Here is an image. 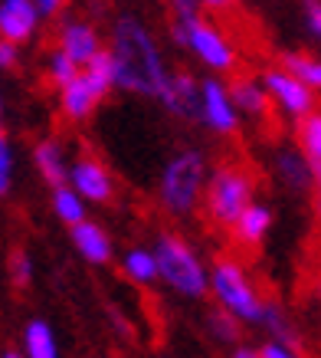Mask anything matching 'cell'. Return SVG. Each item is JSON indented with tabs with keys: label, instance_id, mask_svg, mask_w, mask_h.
<instances>
[{
	"label": "cell",
	"instance_id": "cell-8",
	"mask_svg": "<svg viewBox=\"0 0 321 358\" xmlns=\"http://www.w3.org/2000/svg\"><path fill=\"white\" fill-rule=\"evenodd\" d=\"M197 119L204 122V129L220 138L239 135V112L230 102L223 76H204L200 79V96H197Z\"/></svg>",
	"mask_w": 321,
	"mask_h": 358
},
{
	"label": "cell",
	"instance_id": "cell-23",
	"mask_svg": "<svg viewBox=\"0 0 321 358\" xmlns=\"http://www.w3.org/2000/svg\"><path fill=\"white\" fill-rule=\"evenodd\" d=\"M50 210L56 214V220H63L66 227H73V224H79V220L89 217V204L75 194L69 185L50 187Z\"/></svg>",
	"mask_w": 321,
	"mask_h": 358
},
{
	"label": "cell",
	"instance_id": "cell-6",
	"mask_svg": "<svg viewBox=\"0 0 321 358\" xmlns=\"http://www.w3.org/2000/svg\"><path fill=\"white\" fill-rule=\"evenodd\" d=\"M187 53L204 66L210 76H230L236 69V46L214 20L197 17L187 23Z\"/></svg>",
	"mask_w": 321,
	"mask_h": 358
},
{
	"label": "cell",
	"instance_id": "cell-16",
	"mask_svg": "<svg viewBox=\"0 0 321 358\" xmlns=\"http://www.w3.org/2000/svg\"><path fill=\"white\" fill-rule=\"evenodd\" d=\"M256 326L266 332L269 342H282V345L301 348V332H299V326H295V319H292L289 306L282 303V299H262Z\"/></svg>",
	"mask_w": 321,
	"mask_h": 358
},
{
	"label": "cell",
	"instance_id": "cell-14",
	"mask_svg": "<svg viewBox=\"0 0 321 358\" xmlns=\"http://www.w3.org/2000/svg\"><path fill=\"white\" fill-rule=\"evenodd\" d=\"M272 178H276L285 191H292V194H311V187H315L308 158H305L295 145L276 148V155H272Z\"/></svg>",
	"mask_w": 321,
	"mask_h": 358
},
{
	"label": "cell",
	"instance_id": "cell-18",
	"mask_svg": "<svg viewBox=\"0 0 321 358\" xmlns=\"http://www.w3.org/2000/svg\"><path fill=\"white\" fill-rule=\"evenodd\" d=\"M33 168L50 187L66 185L69 174V158H66V145L59 138H40L33 145Z\"/></svg>",
	"mask_w": 321,
	"mask_h": 358
},
{
	"label": "cell",
	"instance_id": "cell-27",
	"mask_svg": "<svg viewBox=\"0 0 321 358\" xmlns=\"http://www.w3.org/2000/svg\"><path fill=\"white\" fill-rule=\"evenodd\" d=\"M79 76V66L69 59V56L63 53V50H50V56H46V79L53 83L56 89H63L66 83H73V79Z\"/></svg>",
	"mask_w": 321,
	"mask_h": 358
},
{
	"label": "cell",
	"instance_id": "cell-31",
	"mask_svg": "<svg viewBox=\"0 0 321 358\" xmlns=\"http://www.w3.org/2000/svg\"><path fill=\"white\" fill-rule=\"evenodd\" d=\"M301 17H305V30L311 40L321 43V0H301Z\"/></svg>",
	"mask_w": 321,
	"mask_h": 358
},
{
	"label": "cell",
	"instance_id": "cell-20",
	"mask_svg": "<svg viewBox=\"0 0 321 358\" xmlns=\"http://www.w3.org/2000/svg\"><path fill=\"white\" fill-rule=\"evenodd\" d=\"M121 276L131 282V286H154L158 282V263H154V250L151 247H128L121 253Z\"/></svg>",
	"mask_w": 321,
	"mask_h": 358
},
{
	"label": "cell",
	"instance_id": "cell-22",
	"mask_svg": "<svg viewBox=\"0 0 321 358\" xmlns=\"http://www.w3.org/2000/svg\"><path fill=\"white\" fill-rule=\"evenodd\" d=\"M278 66H282L285 73H292L299 83H305L315 96L321 92V56L301 53V50H289V53H282Z\"/></svg>",
	"mask_w": 321,
	"mask_h": 358
},
{
	"label": "cell",
	"instance_id": "cell-35",
	"mask_svg": "<svg viewBox=\"0 0 321 358\" xmlns=\"http://www.w3.org/2000/svg\"><path fill=\"white\" fill-rule=\"evenodd\" d=\"M167 36H171V43L177 46V50H184V46H187V23L171 20V27H167Z\"/></svg>",
	"mask_w": 321,
	"mask_h": 358
},
{
	"label": "cell",
	"instance_id": "cell-36",
	"mask_svg": "<svg viewBox=\"0 0 321 358\" xmlns=\"http://www.w3.org/2000/svg\"><path fill=\"white\" fill-rule=\"evenodd\" d=\"M233 3H236V0H200V7H204V10H210V13H226Z\"/></svg>",
	"mask_w": 321,
	"mask_h": 358
},
{
	"label": "cell",
	"instance_id": "cell-13",
	"mask_svg": "<svg viewBox=\"0 0 321 358\" xmlns=\"http://www.w3.org/2000/svg\"><path fill=\"white\" fill-rule=\"evenodd\" d=\"M40 30V17L33 0H0V40L13 46L30 43Z\"/></svg>",
	"mask_w": 321,
	"mask_h": 358
},
{
	"label": "cell",
	"instance_id": "cell-1",
	"mask_svg": "<svg viewBox=\"0 0 321 358\" xmlns=\"http://www.w3.org/2000/svg\"><path fill=\"white\" fill-rule=\"evenodd\" d=\"M108 56L115 66V89L128 92V96L154 99L160 83L167 76V59L160 53L158 36L151 27L135 13H121L112 23L108 33Z\"/></svg>",
	"mask_w": 321,
	"mask_h": 358
},
{
	"label": "cell",
	"instance_id": "cell-26",
	"mask_svg": "<svg viewBox=\"0 0 321 358\" xmlns=\"http://www.w3.org/2000/svg\"><path fill=\"white\" fill-rule=\"evenodd\" d=\"M295 148H299L308 162L321 164V109H311L295 122Z\"/></svg>",
	"mask_w": 321,
	"mask_h": 358
},
{
	"label": "cell",
	"instance_id": "cell-33",
	"mask_svg": "<svg viewBox=\"0 0 321 358\" xmlns=\"http://www.w3.org/2000/svg\"><path fill=\"white\" fill-rule=\"evenodd\" d=\"M259 358H305L301 355V348H292V345H282V342H262V345L256 348Z\"/></svg>",
	"mask_w": 321,
	"mask_h": 358
},
{
	"label": "cell",
	"instance_id": "cell-34",
	"mask_svg": "<svg viewBox=\"0 0 321 358\" xmlns=\"http://www.w3.org/2000/svg\"><path fill=\"white\" fill-rule=\"evenodd\" d=\"M20 66V46L0 40V73H13Z\"/></svg>",
	"mask_w": 321,
	"mask_h": 358
},
{
	"label": "cell",
	"instance_id": "cell-38",
	"mask_svg": "<svg viewBox=\"0 0 321 358\" xmlns=\"http://www.w3.org/2000/svg\"><path fill=\"white\" fill-rule=\"evenodd\" d=\"M311 194H315V220L321 224V187H315Z\"/></svg>",
	"mask_w": 321,
	"mask_h": 358
},
{
	"label": "cell",
	"instance_id": "cell-9",
	"mask_svg": "<svg viewBox=\"0 0 321 358\" xmlns=\"http://www.w3.org/2000/svg\"><path fill=\"white\" fill-rule=\"evenodd\" d=\"M66 185L73 187L86 204H112L115 194H118L115 174L108 171L105 162H98V158H92V155H79L75 162H69Z\"/></svg>",
	"mask_w": 321,
	"mask_h": 358
},
{
	"label": "cell",
	"instance_id": "cell-24",
	"mask_svg": "<svg viewBox=\"0 0 321 358\" xmlns=\"http://www.w3.org/2000/svg\"><path fill=\"white\" fill-rule=\"evenodd\" d=\"M79 76L86 79L89 89H92L98 99H105L108 92H115V66H112V56H108L105 46L79 69Z\"/></svg>",
	"mask_w": 321,
	"mask_h": 358
},
{
	"label": "cell",
	"instance_id": "cell-39",
	"mask_svg": "<svg viewBox=\"0 0 321 358\" xmlns=\"http://www.w3.org/2000/svg\"><path fill=\"white\" fill-rule=\"evenodd\" d=\"M0 358H23V352H13V348H7V352H3Z\"/></svg>",
	"mask_w": 321,
	"mask_h": 358
},
{
	"label": "cell",
	"instance_id": "cell-4",
	"mask_svg": "<svg viewBox=\"0 0 321 358\" xmlns=\"http://www.w3.org/2000/svg\"><path fill=\"white\" fill-rule=\"evenodd\" d=\"M256 201V174L243 168V164H216L207 174L204 197H200V210L204 217L216 227H233V220Z\"/></svg>",
	"mask_w": 321,
	"mask_h": 358
},
{
	"label": "cell",
	"instance_id": "cell-25",
	"mask_svg": "<svg viewBox=\"0 0 321 358\" xmlns=\"http://www.w3.org/2000/svg\"><path fill=\"white\" fill-rule=\"evenodd\" d=\"M204 329L216 345L233 348V345H239V338H243V322L233 319V315L226 313V309H220V306H214V309L204 315Z\"/></svg>",
	"mask_w": 321,
	"mask_h": 358
},
{
	"label": "cell",
	"instance_id": "cell-7",
	"mask_svg": "<svg viewBox=\"0 0 321 358\" xmlns=\"http://www.w3.org/2000/svg\"><path fill=\"white\" fill-rule=\"evenodd\" d=\"M259 83L266 89L269 106H276L285 119L299 122L301 115H308L311 109H318V96H315L305 83H299L292 73H285L282 66H266V69L259 73Z\"/></svg>",
	"mask_w": 321,
	"mask_h": 358
},
{
	"label": "cell",
	"instance_id": "cell-2",
	"mask_svg": "<svg viewBox=\"0 0 321 358\" xmlns=\"http://www.w3.org/2000/svg\"><path fill=\"white\" fill-rule=\"evenodd\" d=\"M151 250L158 263V280L174 296L191 303H200L210 296V266L187 237H181L177 230H160Z\"/></svg>",
	"mask_w": 321,
	"mask_h": 358
},
{
	"label": "cell",
	"instance_id": "cell-21",
	"mask_svg": "<svg viewBox=\"0 0 321 358\" xmlns=\"http://www.w3.org/2000/svg\"><path fill=\"white\" fill-rule=\"evenodd\" d=\"M23 358H63L59 338L46 319H30L23 326Z\"/></svg>",
	"mask_w": 321,
	"mask_h": 358
},
{
	"label": "cell",
	"instance_id": "cell-15",
	"mask_svg": "<svg viewBox=\"0 0 321 358\" xmlns=\"http://www.w3.org/2000/svg\"><path fill=\"white\" fill-rule=\"evenodd\" d=\"M272 224H276V210H272V204H266V201H253V204L233 220L230 234H233V240L239 243V247L256 250V247L266 243Z\"/></svg>",
	"mask_w": 321,
	"mask_h": 358
},
{
	"label": "cell",
	"instance_id": "cell-37",
	"mask_svg": "<svg viewBox=\"0 0 321 358\" xmlns=\"http://www.w3.org/2000/svg\"><path fill=\"white\" fill-rule=\"evenodd\" d=\"M230 358H259V352L253 345H243V342H239V345L230 348Z\"/></svg>",
	"mask_w": 321,
	"mask_h": 358
},
{
	"label": "cell",
	"instance_id": "cell-41",
	"mask_svg": "<svg viewBox=\"0 0 321 358\" xmlns=\"http://www.w3.org/2000/svg\"><path fill=\"white\" fill-rule=\"evenodd\" d=\"M0 109H3V102H0Z\"/></svg>",
	"mask_w": 321,
	"mask_h": 358
},
{
	"label": "cell",
	"instance_id": "cell-12",
	"mask_svg": "<svg viewBox=\"0 0 321 358\" xmlns=\"http://www.w3.org/2000/svg\"><path fill=\"white\" fill-rule=\"evenodd\" d=\"M69 240H73L75 253L89 263V266H108L115 263V240L98 220H79L69 227Z\"/></svg>",
	"mask_w": 321,
	"mask_h": 358
},
{
	"label": "cell",
	"instance_id": "cell-28",
	"mask_svg": "<svg viewBox=\"0 0 321 358\" xmlns=\"http://www.w3.org/2000/svg\"><path fill=\"white\" fill-rule=\"evenodd\" d=\"M10 280L17 289H30L33 286V260L27 250H13L10 253Z\"/></svg>",
	"mask_w": 321,
	"mask_h": 358
},
{
	"label": "cell",
	"instance_id": "cell-11",
	"mask_svg": "<svg viewBox=\"0 0 321 358\" xmlns=\"http://www.w3.org/2000/svg\"><path fill=\"white\" fill-rule=\"evenodd\" d=\"M102 46H105V40H102V33L96 30V23L82 20V17H63V20H59L56 50H63L79 69H82Z\"/></svg>",
	"mask_w": 321,
	"mask_h": 358
},
{
	"label": "cell",
	"instance_id": "cell-17",
	"mask_svg": "<svg viewBox=\"0 0 321 358\" xmlns=\"http://www.w3.org/2000/svg\"><path fill=\"white\" fill-rule=\"evenodd\" d=\"M226 92H230V102L236 106V112L246 115V119H266L269 109H272L266 89L256 76H233L226 83Z\"/></svg>",
	"mask_w": 321,
	"mask_h": 358
},
{
	"label": "cell",
	"instance_id": "cell-32",
	"mask_svg": "<svg viewBox=\"0 0 321 358\" xmlns=\"http://www.w3.org/2000/svg\"><path fill=\"white\" fill-rule=\"evenodd\" d=\"M33 7H36L40 23H43V20H63L69 0H33Z\"/></svg>",
	"mask_w": 321,
	"mask_h": 358
},
{
	"label": "cell",
	"instance_id": "cell-30",
	"mask_svg": "<svg viewBox=\"0 0 321 358\" xmlns=\"http://www.w3.org/2000/svg\"><path fill=\"white\" fill-rule=\"evenodd\" d=\"M167 10H171L174 20H181V23H191L197 17H204L200 0H167Z\"/></svg>",
	"mask_w": 321,
	"mask_h": 358
},
{
	"label": "cell",
	"instance_id": "cell-10",
	"mask_svg": "<svg viewBox=\"0 0 321 358\" xmlns=\"http://www.w3.org/2000/svg\"><path fill=\"white\" fill-rule=\"evenodd\" d=\"M197 96H200V79L193 76L191 69H167L154 99L171 119L191 122L197 119Z\"/></svg>",
	"mask_w": 321,
	"mask_h": 358
},
{
	"label": "cell",
	"instance_id": "cell-5",
	"mask_svg": "<svg viewBox=\"0 0 321 358\" xmlns=\"http://www.w3.org/2000/svg\"><path fill=\"white\" fill-rule=\"evenodd\" d=\"M210 296L220 309L239 319L243 326H256L259 309H262V296L256 289V280L249 276L243 260L236 257H216L210 266Z\"/></svg>",
	"mask_w": 321,
	"mask_h": 358
},
{
	"label": "cell",
	"instance_id": "cell-29",
	"mask_svg": "<svg viewBox=\"0 0 321 358\" xmlns=\"http://www.w3.org/2000/svg\"><path fill=\"white\" fill-rule=\"evenodd\" d=\"M13 187V148L7 138H0V197Z\"/></svg>",
	"mask_w": 321,
	"mask_h": 358
},
{
	"label": "cell",
	"instance_id": "cell-3",
	"mask_svg": "<svg viewBox=\"0 0 321 358\" xmlns=\"http://www.w3.org/2000/svg\"><path fill=\"white\" fill-rule=\"evenodd\" d=\"M210 164L200 148H177V152L160 164L158 174V207L174 220H187L200 210V197Z\"/></svg>",
	"mask_w": 321,
	"mask_h": 358
},
{
	"label": "cell",
	"instance_id": "cell-19",
	"mask_svg": "<svg viewBox=\"0 0 321 358\" xmlns=\"http://www.w3.org/2000/svg\"><path fill=\"white\" fill-rule=\"evenodd\" d=\"M98 102L102 99L89 89V83L82 76H75L73 83H66L59 89V112H63L66 122H73V125H82V122L92 119V112L98 109Z\"/></svg>",
	"mask_w": 321,
	"mask_h": 358
},
{
	"label": "cell",
	"instance_id": "cell-40",
	"mask_svg": "<svg viewBox=\"0 0 321 358\" xmlns=\"http://www.w3.org/2000/svg\"><path fill=\"white\" fill-rule=\"evenodd\" d=\"M0 138H3V119H0Z\"/></svg>",
	"mask_w": 321,
	"mask_h": 358
}]
</instances>
